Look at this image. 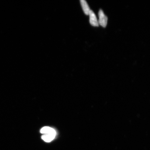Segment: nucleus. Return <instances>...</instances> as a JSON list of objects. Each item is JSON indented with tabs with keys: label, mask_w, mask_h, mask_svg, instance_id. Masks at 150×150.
<instances>
[{
	"label": "nucleus",
	"mask_w": 150,
	"mask_h": 150,
	"mask_svg": "<svg viewBox=\"0 0 150 150\" xmlns=\"http://www.w3.org/2000/svg\"><path fill=\"white\" fill-rule=\"evenodd\" d=\"M56 135L51 134H44L42 137V139L45 142H49L55 138Z\"/></svg>",
	"instance_id": "39448f33"
},
{
	"label": "nucleus",
	"mask_w": 150,
	"mask_h": 150,
	"mask_svg": "<svg viewBox=\"0 0 150 150\" xmlns=\"http://www.w3.org/2000/svg\"><path fill=\"white\" fill-rule=\"evenodd\" d=\"M80 3L81 4L82 9L86 15H89L91 9H90L87 2L85 0H80Z\"/></svg>",
	"instance_id": "20e7f679"
},
{
	"label": "nucleus",
	"mask_w": 150,
	"mask_h": 150,
	"mask_svg": "<svg viewBox=\"0 0 150 150\" xmlns=\"http://www.w3.org/2000/svg\"><path fill=\"white\" fill-rule=\"evenodd\" d=\"M98 23L103 27H106L108 23V18L104 13L103 11L100 9L98 13Z\"/></svg>",
	"instance_id": "f257e3e1"
},
{
	"label": "nucleus",
	"mask_w": 150,
	"mask_h": 150,
	"mask_svg": "<svg viewBox=\"0 0 150 150\" xmlns=\"http://www.w3.org/2000/svg\"><path fill=\"white\" fill-rule=\"evenodd\" d=\"M89 22L90 24L93 27H98L99 25L96 16L93 11L91 10L89 14Z\"/></svg>",
	"instance_id": "f03ea898"
},
{
	"label": "nucleus",
	"mask_w": 150,
	"mask_h": 150,
	"mask_svg": "<svg viewBox=\"0 0 150 150\" xmlns=\"http://www.w3.org/2000/svg\"><path fill=\"white\" fill-rule=\"evenodd\" d=\"M40 132L44 134H51L56 135V132L54 129L51 127H45L41 129Z\"/></svg>",
	"instance_id": "7ed1b4c3"
}]
</instances>
